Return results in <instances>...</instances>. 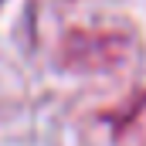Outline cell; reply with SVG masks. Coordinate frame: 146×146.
<instances>
[{"label": "cell", "mask_w": 146, "mask_h": 146, "mask_svg": "<svg viewBox=\"0 0 146 146\" xmlns=\"http://www.w3.org/2000/svg\"><path fill=\"white\" fill-rule=\"evenodd\" d=\"M129 54V37L119 31H68L61 37V65L72 72H112Z\"/></svg>", "instance_id": "6da1fadb"}]
</instances>
